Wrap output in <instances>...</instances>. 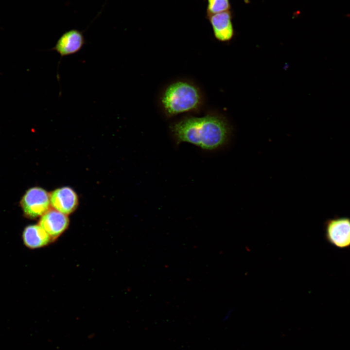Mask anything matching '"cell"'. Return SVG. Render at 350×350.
I'll list each match as a JSON object with an SVG mask.
<instances>
[{
    "instance_id": "2",
    "label": "cell",
    "mask_w": 350,
    "mask_h": 350,
    "mask_svg": "<svg viewBox=\"0 0 350 350\" xmlns=\"http://www.w3.org/2000/svg\"><path fill=\"white\" fill-rule=\"evenodd\" d=\"M161 102L166 114L173 116L197 109L201 105V95L193 84L177 81L167 88Z\"/></svg>"
},
{
    "instance_id": "5",
    "label": "cell",
    "mask_w": 350,
    "mask_h": 350,
    "mask_svg": "<svg viewBox=\"0 0 350 350\" xmlns=\"http://www.w3.org/2000/svg\"><path fill=\"white\" fill-rule=\"evenodd\" d=\"M86 43L83 32L71 29L63 33L52 50L56 51L61 58L77 53Z\"/></svg>"
},
{
    "instance_id": "6",
    "label": "cell",
    "mask_w": 350,
    "mask_h": 350,
    "mask_svg": "<svg viewBox=\"0 0 350 350\" xmlns=\"http://www.w3.org/2000/svg\"><path fill=\"white\" fill-rule=\"evenodd\" d=\"M51 206L53 209L68 215L77 208L78 198L75 192L69 187L56 189L50 194Z\"/></svg>"
},
{
    "instance_id": "7",
    "label": "cell",
    "mask_w": 350,
    "mask_h": 350,
    "mask_svg": "<svg viewBox=\"0 0 350 350\" xmlns=\"http://www.w3.org/2000/svg\"><path fill=\"white\" fill-rule=\"evenodd\" d=\"M38 224L54 240L67 228L69 219L67 215L54 209H50L41 216Z\"/></svg>"
},
{
    "instance_id": "9",
    "label": "cell",
    "mask_w": 350,
    "mask_h": 350,
    "mask_svg": "<svg viewBox=\"0 0 350 350\" xmlns=\"http://www.w3.org/2000/svg\"><path fill=\"white\" fill-rule=\"evenodd\" d=\"M22 237L24 244L32 249L45 246L52 240L39 224L27 226L23 231Z\"/></svg>"
},
{
    "instance_id": "4",
    "label": "cell",
    "mask_w": 350,
    "mask_h": 350,
    "mask_svg": "<svg viewBox=\"0 0 350 350\" xmlns=\"http://www.w3.org/2000/svg\"><path fill=\"white\" fill-rule=\"evenodd\" d=\"M20 205L27 217L35 218L42 216L50 210V194L42 188H31L22 197Z\"/></svg>"
},
{
    "instance_id": "8",
    "label": "cell",
    "mask_w": 350,
    "mask_h": 350,
    "mask_svg": "<svg viewBox=\"0 0 350 350\" xmlns=\"http://www.w3.org/2000/svg\"><path fill=\"white\" fill-rule=\"evenodd\" d=\"M209 20L214 36L221 42L230 41L233 37L234 30L230 10L211 15L206 18Z\"/></svg>"
},
{
    "instance_id": "1",
    "label": "cell",
    "mask_w": 350,
    "mask_h": 350,
    "mask_svg": "<svg viewBox=\"0 0 350 350\" xmlns=\"http://www.w3.org/2000/svg\"><path fill=\"white\" fill-rule=\"evenodd\" d=\"M170 129L176 144L187 142L208 151L225 146L232 133L228 121L216 114L185 118L173 124Z\"/></svg>"
},
{
    "instance_id": "3",
    "label": "cell",
    "mask_w": 350,
    "mask_h": 350,
    "mask_svg": "<svg viewBox=\"0 0 350 350\" xmlns=\"http://www.w3.org/2000/svg\"><path fill=\"white\" fill-rule=\"evenodd\" d=\"M324 235L330 245L340 249L350 247V218L335 216L324 224Z\"/></svg>"
},
{
    "instance_id": "10",
    "label": "cell",
    "mask_w": 350,
    "mask_h": 350,
    "mask_svg": "<svg viewBox=\"0 0 350 350\" xmlns=\"http://www.w3.org/2000/svg\"><path fill=\"white\" fill-rule=\"evenodd\" d=\"M206 17L230 10L229 0H207Z\"/></svg>"
}]
</instances>
